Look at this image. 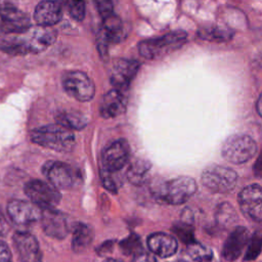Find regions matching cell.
Instances as JSON below:
<instances>
[{"mask_svg": "<svg viewBox=\"0 0 262 262\" xmlns=\"http://www.w3.org/2000/svg\"><path fill=\"white\" fill-rule=\"evenodd\" d=\"M31 139L38 145L61 152L72 150L75 145L73 131L57 123L34 129Z\"/></svg>", "mask_w": 262, "mask_h": 262, "instance_id": "obj_1", "label": "cell"}, {"mask_svg": "<svg viewBox=\"0 0 262 262\" xmlns=\"http://www.w3.org/2000/svg\"><path fill=\"white\" fill-rule=\"evenodd\" d=\"M195 191L196 182L188 176H180L168 182L157 184L151 188L155 198L171 205L185 203Z\"/></svg>", "mask_w": 262, "mask_h": 262, "instance_id": "obj_2", "label": "cell"}, {"mask_svg": "<svg viewBox=\"0 0 262 262\" xmlns=\"http://www.w3.org/2000/svg\"><path fill=\"white\" fill-rule=\"evenodd\" d=\"M186 38L187 34L183 31L171 32L162 37L140 41L138 50L145 59H158L179 49L185 43Z\"/></svg>", "mask_w": 262, "mask_h": 262, "instance_id": "obj_3", "label": "cell"}, {"mask_svg": "<svg viewBox=\"0 0 262 262\" xmlns=\"http://www.w3.org/2000/svg\"><path fill=\"white\" fill-rule=\"evenodd\" d=\"M257 152L255 140L246 134L229 136L223 143L222 157L233 164H243L252 159Z\"/></svg>", "mask_w": 262, "mask_h": 262, "instance_id": "obj_4", "label": "cell"}, {"mask_svg": "<svg viewBox=\"0 0 262 262\" xmlns=\"http://www.w3.org/2000/svg\"><path fill=\"white\" fill-rule=\"evenodd\" d=\"M237 182V174L228 167L208 166L202 173V183L209 190L217 193L231 191Z\"/></svg>", "mask_w": 262, "mask_h": 262, "instance_id": "obj_5", "label": "cell"}, {"mask_svg": "<svg viewBox=\"0 0 262 262\" xmlns=\"http://www.w3.org/2000/svg\"><path fill=\"white\" fill-rule=\"evenodd\" d=\"M32 27L30 17L10 0H0L1 34H21Z\"/></svg>", "mask_w": 262, "mask_h": 262, "instance_id": "obj_6", "label": "cell"}, {"mask_svg": "<svg viewBox=\"0 0 262 262\" xmlns=\"http://www.w3.org/2000/svg\"><path fill=\"white\" fill-rule=\"evenodd\" d=\"M62 86L70 96L79 101H89L95 93L92 80L81 71L66 73L62 77Z\"/></svg>", "mask_w": 262, "mask_h": 262, "instance_id": "obj_7", "label": "cell"}, {"mask_svg": "<svg viewBox=\"0 0 262 262\" xmlns=\"http://www.w3.org/2000/svg\"><path fill=\"white\" fill-rule=\"evenodd\" d=\"M25 193L40 209L54 208L61 199L57 188L38 179L31 180L25 185Z\"/></svg>", "mask_w": 262, "mask_h": 262, "instance_id": "obj_8", "label": "cell"}, {"mask_svg": "<svg viewBox=\"0 0 262 262\" xmlns=\"http://www.w3.org/2000/svg\"><path fill=\"white\" fill-rule=\"evenodd\" d=\"M42 171L49 183L55 188L66 189L73 187L78 179V174L74 168L59 161L46 162Z\"/></svg>", "mask_w": 262, "mask_h": 262, "instance_id": "obj_9", "label": "cell"}, {"mask_svg": "<svg viewBox=\"0 0 262 262\" xmlns=\"http://www.w3.org/2000/svg\"><path fill=\"white\" fill-rule=\"evenodd\" d=\"M19 35L26 54L39 53L48 48L56 39V32L51 27H31Z\"/></svg>", "mask_w": 262, "mask_h": 262, "instance_id": "obj_10", "label": "cell"}, {"mask_svg": "<svg viewBox=\"0 0 262 262\" xmlns=\"http://www.w3.org/2000/svg\"><path fill=\"white\" fill-rule=\"evenodd\" d=\"M238 205L242 212L251 220L262 221V187L258 184L246 186L238 193Z\"/></svg>", "mask_w": 262, "mask_h": 262, "instance_id": "obj_11", "label": "cell"}, {"mask_svg": "<svg viewBox=\"0 0 262 262\" xmlns=\"http://www.w3.org/2000/svg\"><path fill=\"white\" fill-rule=\"evenodd\" d=\"M129 155V144L125 139H118L112 142L102 151V169L111 173L118 172L127 164Z\"/></svg>", "mask_w": 262, "mask_h": 262, "instance_id": "obj_12", "label": "cell"}, {"mask_svg": "<svg viewBox=\"0 0 262 262\" xmlns=\"http://www.w3.org/2000/svg\"><path fill=\"white\" fill-rule=\"evenodd\" d=\"M40 220L43 231L50 237L62 239L70 232V223L67 215L54 208L42 209Z\"/></svg>", "mask_w": 262, "mask_h": 262, "instance_id": "obj_13", "label": "cell"}, {"mask_svg": "<svg viewBox=\"0 0 262 262\" xmlns=\"http://www.w3.org/2000/svg\"><path fill=\"white\" fill-rule=\"evenodd\" d=\"M140 63L134 59H117L112 68L110 81L114 86V89H117L121 92H125L135 77Z\"/></svg>", "mask_w": 262, "mask_h": 262, "instance_id": "obj_14", "label": "cell"}, {"mask_svg": "<svg viewBox=\"0 0 262 262\" xmlns=\"http://www.w3.org/2000/svg\"><path fill=\"white\" fill-rule=\"evenodd\" d=\"M42 209L23 200H11L7 204V214L11 221L17 225L26 226L32 224L41 218Z\"/></svg>", "mask_w": 262, "mask_h": 262, "instance_id": "obj_15", "label": "cell"}, {"mask_svg": "<svg viewBox=\"0 0 262 262\" xmlns=\"http://www.w3.org/2000/svg\"><path fill=\"white\" fill-rule=\"evenodd\" d=\"M12 242L21 262H41L42 252L37 238L26 231H17L13 234Z\"/></svg>", "mask_w": 262, "mask_h": 262, "instance_id": "obj_16", "label": "cell"}, {"mask_svg": "<svg viewBox=\"0 0 262 262\" xmlns=\"http://www.w3.org/2000/svg\"><path fill=\"white\" fill-rule=\"evenodd\" d=\"M62 17V5L57 0L40 1L34 12V19L37 26L52 27L60 21Z\"/></svg>", "mask_w": 262, "mask_h": 262, "instance_id": "obj_17", "label": "cell"}, {"mask_svg": "<svg viewBox=\"0 0 262 262\" xmlns=\"http://www.w3.org/2000/svg\"><path fill=\"white\" fill-rule=\"evenodd\" d=\"M250 234L248 229L244 226H236L224 243L222 249L223 258L227 261L236 260L247 246Z\"/></svg>", "mask_w": 262, "mask_h": 262, "instance_id": "obj_18", "label": "cell"}, {"mask_svg": "<svg viewBox=\"0 0 262 262\" xmlns=\"http://www.w3.org/2000/svg\"><path fill=\"white\" fill-rule=\"evenodd\" d=\"M127 98L124 92L112 89L104 94L100 104V115L105 118H115L123 114L126 110Z\"/></svg>", "mask_w": 262, "mask_h": 262, "instance_id": "obj_19", "label": "cell"}, {"mask_svg": "<svg viewBox=\"0 0 262 262\" xmlns=\"http://www.w3.org/2000/svg\"><path fill=\"white\" fill-rule=\"evenodd\" d=\"M147 246L154 254L162 258L170 257L177 251L176 239L164 232H156L150 234L147 237Z\"/></svg>", "mask_w": 262, "mask_h": 262, "instance_id": "obj_20", "label": "cell"}, {"mask_svg": "<svg viewBox=\"0 0 262 262\" xmlns=\"http://www.w3.org/2000/svg\"><path fill=\"white\" fill-rule=\"evenodd\" d=\"M123 24L121 18L113 13L102 20V26L99 32L111 43H118L123 38Z\"/></svg>", "mask_w": 262, "mask_h": 262, "instance_id": "obj_21", "label": "cell"}, {"mask_svg": "<svg viewBox=\"0 0 262 262\" xmlns=\"http://www.w3.org/2000/svg\"><path fill=\"white\" fill-rule=\"evenodd\" d=\"M213 258L212 251L198 243H192L186 246L182 251L180 262H210Z\"/></svg>", "mask_w": 262, "mask_h": 262, "instance_id": "obj_22", "label": "cell"}, {"mask_svg": "<svg viewBox=\"0 0 262 262\" xmlns=\"http://www.w3.org/2000/svg\"><path fill=\"white\" fill-rule=\"evenodd\" d=\"M93 241V231L84 223H77L74 227L72 237V249L76 253L85 251Z\"/></svg>", "mask_w": 262, "mask_h": 262, "instance_id": "obj_23", "label": "cell"}, {"mask_svg": "<svg viewBox=\"0 0 262 262\" xmlns=\"http://www.w3.org/2000/svg\"><path fill=\"white\" fill-rule=\"evenodd\" d=\"M56 123L70 129L80 130L87 125V119L84 115L77 112H60L56 116Z\"/></svg>", "mask_w": 262, "mask_h": 262, "instance_id": "obj_24", "label": "cell"}, {"mask_svg": "<svg viewBox=\"0 0 262 262\" xmlns=\"http://www.w3.org/2000/svg\"><path fill=\"white\" fill-rule=\"evenodd\" d=\"M149 169H150L149 162L142 159H137L129 166L127 170V178L133 184H136V185L141 184L145 180Z\"/></svg>", "mask_w": 262, "mask_h": 262, "instance_id": "obj_25", "label": "cell"}, {"mask_svg": "<svg viewBox=\"0 0 262 262\" xmlns=\"http://www.w3.org/2000/svg\"><path fill=\"white\" fill-rule=\"evenodd\" d=\"M198 36L206 41H212V42H225L231 39L232 32L228 29L220 28V27H207L202 28L198 32Z\"/></svg>", "mask_w": 262, "mask_h": 262, "instance_id": "obj_26", "label": "cell"}, {"mask_svg": "<svg viewBox=\"0 0 262 262\" xmlns=\"http://www.w3.org/2000/svg\"><path fill=\"white\" fill-rule=\"evenodd\" d=\"M237 216L234 209L228 203H222L218 206L216 210V222L222 227H227L231 225Z\"/></svg>", "mask_w": 262, "mask_h": 262, "instance_id": "obj_27", "label": "cell"}, {"mask_svg": "<svg viewBox=\"0 0 262 262\" xmlns=\"http://www.w3.org/2000/svg\"><path fill=\"white\" fill-rule=\"evenodd\" d=\"M172 231L186 245L195 243L194 239V231L191 223H187L184 221H179L175 223L172 227Z\"/></svg>", "mask_w": 262, "mask_h": 262, "instance_id": "obj_28", "label": "cell"}, {"mask_svg": "<svg viewBox=\"0 0 262 262\" xmlns=\"http://www.w3.org/2000/svg\"><path fill=\"white\" fill-rule=\"evenodd\" d=\"M68 13L72 18L81 21L85 17V0H61Z\"/></svg>", "mask_w": 262, "mask_h": 262, "instance_id": "obj_29", "label": "cell"}, {"mask_svg": "<svg viewBox=\"0 0 262 262\" xmlns=\"http://www.w3.org/2000/svg\"><path fill=\"white\" fill-rule=\"evenodd\" d=\"M120 249L125 255H131V254H138L139 252L143 251L141 246V241L137 234H130L126 238L120 242L119 244Z\"/></svg>", "mask_w": 262, "mask_h": 262, "instance_id": "obj_30", "label": "cell"}, {"mask_svg": "<svg viewBox=\"0 0 262 262\" xmlns=\"http://www.w3.org/2000/svg\"><path fill=\"white\" fill-rule=\"evenodd\" d=\"M262 251V235L258 232H255L249 238V245L245 254L246 261H253L255 260Z\"/></svg>", "mask_w": 262, "mask_h": 262, "instance_id": "obj_31", "label": "cell"}, {"mask_svg": "<svg viewBox=\"0 0 262 262\" xmlns=\"http://www.w3.org/2000/svg\"><path fill=\"white\" fill-rule=\"evenodd\" d=\"M93 2L102 19L114 13V6L112 0H93Z\"/></svg>", "mask_w": 262, "mask_h": 262, "instance_id": "obj_32", "label": "cell"}, {"mask_svg": "<svg viewBox=\"0 0 262 262\" xmlns=\"http://www.w3.org/2000/svg\"><path fill=\"white\" fill-rule=\"evenodd\" d=\"M112 174H113V173L107 172V171H105V170L102 169L101 172H100L101 181H102L103 186H104L107 190H110V191L116 193L117 190H118V184H117V182H116V180H115V178L113 177Z\"/></svg>", "mask_w": 262, "mask_h": 262, "instance_id": "obj_33", "label": "cell"}, {"mask_svg": "<svg viewBox=\"0 0 262 262\" xmlns=\"http://www.w3.org/2000/svg\"><path fill=\"white\" fill-rule=\"evenodd\" d=\"M0 262H12L11 252L6 243L0 241Z\"/></svg>", "mask_w": 262, "mask_h": 262, "instance_id": "obj_34", "label": "cell"}, {"mask_svg": "<svg viewBox=\"0 0 262 262\" xmlns=\"http://www.w3.org/2000/svg\"><path fill=\"white\" fill-rule=\"evenodd\" d=\"M132 262H157V259L152 254L141 251L138 254L134 255Z\"/></svg>", "mask_w": 262, "mask_h": 262, "instance_id": "obj_35", "label": "cell"}, {"mask_svg": "<svg viewBox=\"0 0 262 262\" xmlns=\"http://www.w3.org/2000/svg\"><path fill=\"white\" fill-rule=\"evenodd\" d=\"M8 229H9L8 222L6 220L4 213L2 212V210L0 208V237L4 236L8 232Z\"/></svg>", "mask_w": 262, "mask_h": 262, "instance_id": "obj_36", "label": "cell"}, {"mask_svg": "<svg viewBox=\"0 0 262 262\" xmlns=\"http://www.w3.org/2000/svg\"><path fill=\"white\" fill-rule=\"evenodd\" d=\"M113 247H114V241H106L105 243L100 245L99 248H97L96 251H97V253L99 255H103V254H105L107 252H111Z\"/></svg>", "mask_w": 262, "mask_h": 262, "instance_id": "obj_37", "label": "cell"}, {"mask_svg": "<svg viewBox=\"0 0 262 262\" xmlns=\"http://www.w3.org/2000/svg\"><path fill=\"white\" fill-rule=\"evenodd\" d=\"M253 171H254L255 176H257V177H262V152L259 155L258 160H257L256 163L254 164Z\"/></svg>", "mask_w": 262, "mask_h": 262, "instance_id": "obj_38", "label": "cell"}, {"mask_svg": "<svg viewBox=\"0 0 262 262\" xmlns=\"http://www.w3.org/2000/svg\"><path fill=\"white\" fill-rule=\"evenodd\" d=\"M256 107H257V113L262 117V93L260 94V96H259V98L257 100Z\"/></svg>", "mask_w": 262, "mask_h": 262, "instance_id": "obj_39", "label": "cell"}, {"mask_svg": "<svg viewBox=\"0 0 262 262\" xmlns=\"http://www.w3.org/2000/svg\"><path fill=\"white\" fill-rule=\"evenodd\" d=\"M104 262H120V261H118L116 259H106Z\"/></svg>", "mask_w": 262, "mask_h": 262, "instance_id": "obj_40", "label": "cell"}]
</instances>
